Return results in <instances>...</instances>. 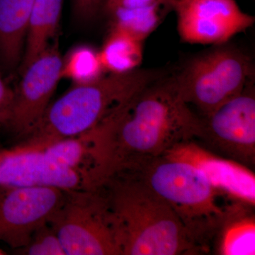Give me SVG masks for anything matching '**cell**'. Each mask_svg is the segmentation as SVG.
I'll use <instances>...</instances> for the list:
<instances>
[{
    "instance_id": "1",
    "label": "cell",
    "mask_w": 255,
    "mask_h": 255,
    "mask_svg": "<svg viewBox=\"0 0 255 255\" xmlns=\"http://www.w3.org/2000/svg\"><path fill=\"white\" fill-rule=\"evenodd\" d=\"M201 125L200 116L183 100L173 75L159 77L87 132L92 157L90 187L196 140Z\"/></svg>"
},
{
    "instance_id": "2",
    "label": "cell",
    "mask_w": 255,
    "mask_h": 255,
    "mask_svg": "<svg viewBox=\"0 0 255 255\" xmlns=\"http://www.w3.org/2000/svg\"><path fill=\"white\" fill-rule=\"evenodd\" d=\"M99 186L110 206L119 255L205 253L171 208L131 174H114Z\"/></svg>"
},
{
    "instance_id": "3",
    "label": "cell",
    "mask_w": 255,
    "mask_h": 255,
    "mask_svg": "<svg viewBox=\"0 0 255 255\" xmlns=\"http://www.w3.org/2000/svg\"><path fill=\"white\" fill-rule=\"evenodd\" d=\"M122 172L131 174L162 199L205 253L231 211L243 204L215 187L196 166L166 155Z\"/></svg>"
},
{
    "instance_id": "4",
    "label": "cell",
    "mask_w": 255,
    "mask_h": 255,
    "mask_svg": "<svg viewBox=\"0 0 255 255\" xmlns=\"http://www.w3.org/2000/svg\"><path fill=\"white\" fill-rule=\"evenodd\" d=\"M160 76L154 70L136 69L76 85L50 104L36 130L15 147L21 150H40L58 140L90 131Z\"/></svg>"
},
{
    "instance_id": "5",
    "label": "cell",
    "mask_w": 255,
    "mask_h": 255,
    "mask_svg": "<svg viewBox=\"0 0 255 255\" xmlns=\"http://www.w3.org/2000/svg\"><path fill=\"white\" fill-rule=\"evenodd\" d=\"M253 72L251 58L224 43L189 60L173 77L183 100L204 117L243 92Z\"/></svg>"
},
{
    "instance_id": "6",
    "label": "cell",
    "mask_w": 255,
    "mask_h": 255,
    "mask_svg": "<svg viewBox=\"0 0 255 255\" xmlns=\"http://www.w3.org/2000/svg\"><path fill=\"white\" fill-rule=\"evenodd\" d=\"M49 224L66 255H119L110 206L100 186L67 191Z\"/></svg>"
},
{
    "instance_id": "7",
    "label": "cell",
    "mask_w": 255,
    "mask_h": 255,
    "mask_svg": "<svg viewBox=\"0 0 255 255\" xmlns=\"http://www.w3.org/2000/svg\"><path fill=\"white\" fill-rule=\"evenodd\" d=\"M194 140L206 150L252 169L255 164V92L253 82L239 95L201 117Z\"/></svg>"
},
{
    "instance_id": "8",
    "label": "cell",
    "mask_w": 255,
    "mask_h": 255,
    "mask_svg": "<svg viewBox=\"0 0 255 255\" xmlns=\"http://www.w3.org/2000/svg\"><path fill=\"white\" fill-rule=\"evenodd\" d=\"M63 65L58 46L50 45L21 72L12 102L0 122V127L19 142L31 135L43 119L62 78Z\"/></svg>"
},
{
    "instance_id": "9",
    "label": "cell",
    "mask_w": 255,
    "mask_h": 255,
    "mask_svg": "<svg viewBox=\"0 0 255 255\" xmlns=\"http://www.w3.org/2000/svg\"><path fill=\"white\" fill-rule=\"evenodd\" d=\"M66 194L54 187L0 185V241L13 249L24 248L38 228L50 223Z\"/></svg>"
},
{
    "instance_id": "10",
    "label": "cell",
    "mask_w": 255,
    "mask_h": 255,
    "mask_svg": "<svg viewBox=\"0 0 255 255\" xmlns=\"http://www.w3.org/2000/svg\"><path fill=\"white\" fill-rule=\"evenodd\" d=\"M169 4L186 43L224 44L255 22L254 16L244 12L236 0H169Z\"/></svg>"
},
{
    "instance_id": "11",
    "label": "cell",
    "mask_w": 255,
    "mask_h": 255,
    "mask_svg": "<svg viewBox=\"0 0 255 255\" xmlns=\"http://www.w3.org/2000/svg\"><path fill=\"white\" fill-rule=\"evenodd\" d=\"M0 185L54 187L65 191L89 189L82 172L55 162L42 150H3L0 159Z\"/></svg>"
},
{
    "instance_id": "12",
    "label": "cell",
    "mask_w": 255,
    "mask_h": 255,
    "mask_svg": "<svg viewBox=\"0 0 255 255\" xmlns=\"http://www.w3.org/2000/svg\"><path fill=\"white\" fill-rule=\"evenodd\" d=\"M165 155L196 166L215 187L233 200L255 206V174L246 166L216 155L194 140L184 142Z\"/></svg>"
},
{
    "instance_id": "13",
    "label": "cell",
    "mask_w": 255,
    "mask_h": 255,
    "mask_svg": "<svg viewBox=\"0 0 255 255\" xmlns=\"http://www.w3.org/2000/svg\"><path fill=\"white\" fill-rule=\"evenodd\" d=\"M34 1L0 0V58L8 68H14L22 58Z\"/></svg>"
},
{
    "instance_id": "14",
    "label": "cell",
    "mask_w": 255,
    "mask_h": 255,
    "mask_svg": "<svg viewBox=\"0 0 255 255\" xmlns=\"http://www.w3.org/2000/svg\"><path fill=\"white\" fill-rule=\"evenodd\" d=\"M63 0H35L25 39L20 71H22L50 46L58 31Z\"/></svg>"
},
{
    "instance_id": "15",
    "label": "cell",
    "mask_w": 255,
    "mask_h": 255,
    "mask_svg": "<svg viewBox=\"0 0 255 255\" xmlns=\"http://www.w3.org/2000/svg\"><path fill=\"white\" fill-rule=\"evenodd\" d=\"M254 207L241 204L231 211L213 244L217 254H255V219L253 212Z\"/></svg>"
},
{
    "instance_id": "16",
    "label": "cell",
    "mask_w": 255,
    "mask_h": 255,
    "mask_svg": "<svg viewBox=\"0 0 255 255\" xmlns=\"http://www.w3.org/2000/svg\"><path fill=\"white\" fill-rule=\"evenodd\" d=\"M143 42L123 30L112 27L100 52L105 70L122 74L136 70L142 62Z\"/></svg>"
},
{
    "instance_id": "17",
    "label": "cell",
    "mask_w": 255,
    "mask_h": 255,
    "mask_svg": "<svg viewBox=\"0 0 255 255\" xmlns=\"http://www.w3.org/2000/svg\"><path fill=\"white\" fill-rule=\"evenodd\" d=\"M167 9H171L169 0H164L135 9L115 10L109 15L113 23L112 27L123 30L144 41L155 31Z\"/></svg>"
},
{
    "instance_id": "18",
    "label": "cell",
    "mask_w": 255,
    "mask_h": 255,
    "mask_svg": "<svg viewBox=\"0 0 255 255\" xmlns=\"http://www.w3.org/2000/svg\"><path fill=\"white\" fill-rule=\"evenodd\" d=\"M40 150L55 162L82 172L86 176L89 182L88 174L92 167V157L87 132L58 140Z\"/></svg>"
},
{
    "instance_id": "19",
    "label": "cell",
    "mask_w": 255,
    "mask_h": 255,
    "mask_svg": "<svg viewBox=\"0 0 255 255\" xmlns=\"http://www.w3.org/2000/svg\"><path fill=\"white\" fill-rule=\"evenodd\" d=\"M105 71L100 53L90 47L81 46L75 48L63 60L61 76L79 85L99 80L105 76Z\"/></svg>"
},
{
    "instance_id": "20",
    "label": "cell",
    "mask_w": 255,
    "mask_h": 255,
    "mask_svg": "<svg viewBox=\"0 0 255 255\" xmlns=\"http://www.w3.org/2000/svg\"><path fill=\"white\" fill-rule=\"evenodd\" d=\"M19 251L28 255H66L60 238L49 223L38 228L29 243Z\"/></svg>"
},
{
    "instance_id": "21",
    "label": "cell",
    "mask_w": 255,
    "mask_h": 255,
    "mask_svg": "<svg viewBox=\"0 0 255 255\" xmlns=\"http://www.w3.org/2000/svg\"><path fill=\"white\" fill-rule=\"evenodd\" d=\"M107 0H73V10L79 21H90L95 18L104 6Z\"/></svg>"
},
{
    "instance_id": "22",
    "label": "cell",
    "mask_w": 255,
    "mask_h": 255,
    "mask_svg": "<svg viewBox=\"0 0 255 255\" xmlns=\"http://www.w3.org/2000/svg\"><path fill=\"white\" fill-rule=\"evenodd\" d=\"M164 0H107L104 9L107 13L117 9H130L155 4Z\"/></svg>"
},
{
    "instance_id": "23",
    "label": "cell",
    "mask_w": 255,
    "mask_h": 255,
    "mask_svg": "<svg viewBox=\"0 0 255 255\" xmlns=\"http://www.w3.org/2000/svg\"><path fill=\"white\" fill-rule=\"evenodd\" d=\"M14 97V90L8 86L0 74V122L9 110Z\"/></svg>"
},
{
    "instance_id": "24",
    "label": "cell",
    "mask_w": 255,
    "mask_h": 255,
    "mask_svg": "<svg viewBox=\"0 0 255 255\" xmlns=\"http://www.w3.org/2000/svg\"><path fill=\"white\" fill-rule=\"evenodd\" d=\"M6 255V252H5L4 251H3L2 249H1V248H0V255Z\"/></svg>"
},
{
    "instance_id": "25",
    "label": "cell",
    "mask_w": 255,
    "mask_h": 255,
    "mask_svg": "<svg viewBox=\"0 0 255 255\" xmlns=\"http://www.w3.org/2000/svg\"><path fill=\"white\" fill-rule=\"evenodd\" d=\"M2 152L3 150H1V149H0V159H1V156H2Z\"/></svg>"
}]
</instances>
